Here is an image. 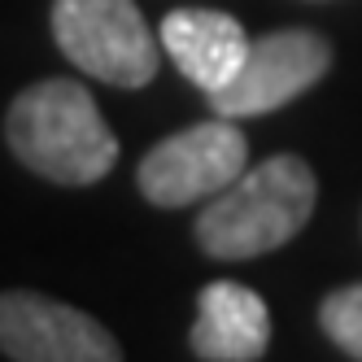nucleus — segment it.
<instances>
[{"instance_id": "obj_1", "label": "nucleus", "mask_w": 362, "mask_h": 362, "mask_svg": "<svg viewBox=\"0 0 362 362\" xmlns=\"http://www.w3.org/2000/svg\"><path fill=\"white\" fill-rule=\"evenodd\" d=\"M315 170L293 153L245 166L197 218L201 249L218 262H245V257L271 253L288 245L315 214Z\"/></svg>"}, {"instance_id": "obj_2", "label": "nucleus", "mask_w": 362, "mask_h": 362, "mask_svg": "<svg viewBox=\"0 0 362 362\" xmlns=\"http://www.w3.org/2000/svg\"><path fill=\"white\" fill-rule=\"evenodd\" d=\"M5 136L18 162L53 184H96L118 162L110 122L74 79H44L27 88L5 118Z\"/></svg>"}, {"instance_id": "obj_3", "label": "nucleus", "mask_w": 362, "mask_h": 362, "mask_svg": "<svg viewBox=\"0 0 362 362\" xmlns=\"http://www.w3.org/2000/svg\"><path fill=\"white\" fill-rule=\"evenodd\" d=\"M53 35L83 74L114 88L153 83L162 62V40L136 0H53Z\"/></svg>"}, {"instance_id": "obj_4", "label": "nucleus", "mask_w": 362, "mask_h": 362, "mask_svg": "<svg viewBox=\"0 0 362 362\" xmlns=\"http://www.w3.org/2000/svg\"><path fill=\"white\" fill-rule=\"evenodd\" d=\"M249 166V144L231 127V118H214L188 127L179 136H166L136 170L140 192L162 205V210H179V205H197L223 192L231 179Z\"/></svg>"}, {"instance_id": "obj_5", "label": "nucleus", "mask_w": 362, "mask_h": 362, "mask_svg": "<svg viewBox=\"0 0 362 362\" xmlns=\"http://www.w3.org/2000/svg\"><path fill=\"white\" fill-rule=\"evenodd\" d=\"M332 66V48L315 31H271L249 40V53L231 83L210 96L218 118H257L310 92Z\"/></svg>"}, {"instance_id": "obj_6", "label": "nucleus", "mask_w": 362, "mask_h": 362, "mask_svg": "<svg viewBox=\"0 0 362 362\" xmlns=\"http://www.w3.org/2000/svg\"><path fill=\"white\" fill-rule=\"evenodd\" d=\"M0 354L18 362H114L118 341L88 319L40 293H0Z\"/></svg>"}, {"instance_id": "obj_7", "label": "nucleus", "mask_w": 362, "mask_h": 362, "mask_svg": "<svg viewBox=\"0 0 362 362\" xmlns=\"http://www.w3.org/2000/svg\"><path fill=\"white\" fill-rule=\"evenodd\" d=\"M158 40L170 53V62L184 70V79L197 83L205 96L227 88L231 74L240 70V62L249 53L245 27L231 13H218V9H175V13H166Z\"/></svg>"}, {"instance_id": "obj_8", "label": "nucleus", "mask_w": 362, "mask_h": 362, "mask_svg": "<svg viewBox=\"0 0 362 362\" xmlns=\"http://www.w3.org/2000/svg\"><path fill=\"white\" fill-rule=\"evenodd\" d=\"M271 341V315L267 301L245 284H205L197 297V323H192V354L205 362H253L267 354Z\"/></svg>"}, {"instance_id": "obj_9", "label": "nucleus", "mask_w": 362, "mask_h": 362, "mask_svg": "<svg viewBox=\"0 0 362 362\" xmlns=\"http://www.w3.org/2000/svg\"><path fill=\"white\" fill-rule=\"evenodd\" d=\"M319 323H323V332H327L349 358H362V284L336 288V293L319 305Z\"/></svg>"}]
</instances>
